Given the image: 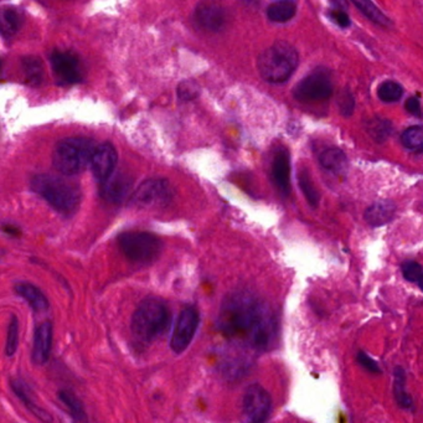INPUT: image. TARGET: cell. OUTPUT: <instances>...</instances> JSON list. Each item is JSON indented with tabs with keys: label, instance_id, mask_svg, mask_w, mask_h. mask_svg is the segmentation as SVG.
Instances as JSON below:
<instances>
[{
	"label": "cell",
	"instance_id": "cell-1",
	"mask_svg": "<svg viewBox=\"0 0 423 423\" xmlns=\"http://www.w3.org/2000/svg\"><path fill=\"white\" fill-rule=\"evenodd\" d=\"M219 330L235 344L256 351L272 349L278 335L275 313L247 292L228 296L219 312Z\"/></svg>",
	"mask_w": 423,
	"mask_h": 423
},
{
	"label": "cell",
	"instance_id": "cell-2",
	"mask_svg": "<svg viewBox=\"0 0 423 423\" xmlns=\"http://www.w3.org/2000/svg\"><path fill=\"white\" fill-rule=\"evenodd\" d=\"M32 190L43 197L55 212L63 216H72L79 210L82 191L79 184L56 175H35L30 181Z\"/></svg>",
	"mask_w": 423,
	"mask_h": 423
},
{
	"label": "cell",
	"instance_id": "cell-3",
	"mask_svg": "<svg viewBox=\"0 0 423 423\" xmlns=\"http://www.w3.org/2000/svg\"><path fill=\"white\" fill-rule=\"evenodd\" d=\"M170 322L169 308L158 298H148L133 313L131 329L141 343H152L162 337Z\"/></svg>",
	"mask_w": 423,
	"mask_h": 423
},
{
	"label": "cell",
	"instance_id": "cell-4",
	"mask_svg": "<svg viewBox=\"0 0 423 423\" xmlns=\"http://www.w3.org/2000/svg\"><path fill=\"white\" fill-rule=\"evenodd\" d=\"M95 149V143L90 138H66L53 149V167L66 176L81 174L91 164Z\"/></svg>",
	"mask_w": 423,
	"mask_h": 423
},
{
	"label": "cell",
	"instance_id": "cell-5",
	"mask_svg": "<svg viewBox=\"0 0 423 423\" xmlns=\"http://www.w3.org/2000/svg\"><path fill=\"white\" fill-rule=\"evenodd\" d=\"M298 53L291 44L277 41L259 55L261 77L270 84H283L294 74L298 66Z\"/></svg>",
	"mask_w": 423,
	"mask_h": 423
},
{
	"label": "cell",
	"instance_id": "cell-6",
	"mask_svg": "<svg viewBox=\"0 0 423 423\" xmlns=\"http://www.w3.org/2000/svg\"><path fill=\"white\" fill-rule=\"evenodd\" d=\"M118 246L133 263L150 265L159 259L163 249L162 240L145 231H128L118 236Z\"/></svg>",
	"mask_w": 423,
	"mask_h": 423
},
{
	"label": "cell",
	"instance_id": "cell-7",
	"mask_svg": "<svg viewBox=\"0 0 423 423\" xmlns=\"http://www.w3.org/2000/svg\"><path fill=\"white\" fill-rule=\"evenodd\" d=\"M333 93L330 72L324 69L314 70L297 84L293 95L301 102H318L329 98Z\"/></svg>",
	"mask_w": 423,
	"mask_h": 423
},
{
	"label": "cell",
	"instance_id": "cell-8",
	"mask_svg": "<svg viewBox=\"0 0 423 423\" xmlns=\"http://www.w3.org/2000/svg\"><path fill=\"white\" fill-rule=\"evenodd\" d=\"M174 195L169 181L165 179H148L138 186L132 196V204L136 207H164L169 204Z\"/></svg>",
	"mask_w": 423,
	"mask_h": 423
},
{
	"label": "cell",
	"instance_id": "cell-9",
	"mask_svg": "<svg viewBox=\"0 0 423 423\" xmlns=\"http://www.w3.org/2000/svg\"><path fill=\"white\" fill-rule=\"evenodd\" d=\"M53 74L61 85H74L85 79V69L76 53L56 50L50 56Z\"/></svg>",
	"mask_w": 423,
	"mask_h": 423
},
{
	"label": "cell",
	"instance_id": "cell-10",
	"mask_svg": "<svg viewBox=\"0 0 423 423\" xmlns=\"http://www.w3.org/2000/svg\"><path fill=\"white\" fill-rule=\"evenodd\" d=\"M199 323L200 314L195 307H186L180 312L170 338V348L174 353L181 354L189 348L193 339L195 338Z\"/></svg>",
	"mask_w": 423,
	"mask_h": 423
},
{
	"label": "cell",
	"instance_id": "cell-11",
	"mask_svg": "<svg viewBox=\"0 0 423 423\" xmlns=\"http://www.w3.org/2000/svg\"><path fill=\"white\" fill-rule=\"evenodd\" d=\"M245 417L249 422H265L272 412V398L270 393L259 384H254L245 391L242 400Z\"/></svg>",
	"mask_w": 423,
	"mask_h": 423
},
{
	"label": "cell",
	"instance_id": "cell-12",
	"mask_svg": "<svg viewBox=\"0 0 423 423\" xmlns=\"http://www.w3.org/2000/svg\"><path fill=\"white\" fill-rule=\"evenodd\" d=\"M118 154L111 143H102L96 147L92 159L91 170L98 183H105L111 178L116 170Z\"/></svg>",
	"mask_w": 423,
	"mask_h": 423
},
{
	"label": "cell",
	"instance_id": "cell-13",
	"mask_svg": "<svg viewBox=\"0 0 423 423\" xmlns=\"http://www.w3.org/2000/svg\"><path fill=\"white\" fill-rule=\"evenodd\" d=\"M195 22L199 27L209 30V32H217L223 30L228 22V14L223 6L214 1L201 3L196 8Z\"/></svg>",
	"mask_w": 423,
	"mask_h": 423
},
{
	"label": "cell",
	"instance_id": "cell-14",
	"mask_svg": "<svg viewBox=\"0 0 423 423\" xmlns=\"http://www.w3.org/2000/svg\"><path fill=\"white\" fill-rule=\"evenodd\" d=\"M272 179L282 195L291 194V159L286 149L277 150L272 162Z\"/></svg>",
	"mask_w": 423,
	"mask_h": 423
},
{
	"label": "cell",
	"instance_id": "cell-15",
	"mask_svg": "<svg viewBox=\"0 0 423 423\" xmlns=\"http://www.w3.org/2000/svg\"><path fill=\"white\" fill-rule=\"evenodd\" d=\"M53 324L50 322H45L37 327L34 334L32 351L34 364L44 365L48 361L53 348Z\"/></svg>",
	"mask_w": 423,
	"mask_h": 423
},
{
	"label": "cell",
	"instance_id": "cell-16",
	"mask_svg": "<svg viewBox=\"0 0 423 423\" xmlns=\"http://www.w3.org/2000/svg\"><path fill=\"white\" fill-rule=\"evenodd\" d=\"M396 212V207L391 200H380L367 207L365 212L366 223L379 228L390 223Z\"/></svg>",
	"mask_w": 423,
	"mask_h": 423
},
{
	"label": "cell",
	"instance_id": "cell-17",
	"mask_svg": "<svg viewBox=\"0 0 423 423\" xmlns=\"http://www.w3.org/2000/svg\"><path fill=\"white\" fill-rule=\"evenodd\" d=\"M15 292L16 294L22 297V299L27 301L32 311H35V312H44V311H48L50 307L48 299L44 294L43 291L32 283H27V282L18 283L15 286Z\"/></svg>",
	"mask_w": 423,
	"mask_h": 423
},
{
	"label": "cell",
	"instance_id": "cell-18",
	"mask_svg": "<svg viewBox=\"0 0 423 423\" xmlns=\"http://www.w3.org/2000/svg\"><path fill=\"white\" fill-rule=\"evenodd\" d=\"M102 194L111 202H121L128 195L132 181L126 175H112L110 179L103 183Z\"/></svg>",
	"mask_w": 423,
	"mask_h": 423
},
{
	"label": "cell",
	"instance_id": "cell-19",
	"mask_svg": "<svg viewBox=\"0 0 423 423\" xmlns=\"http://www.w3.org/2000/svg\"><path fill=\"white\" fill-rule=\"evenodd\" d=\"M320 165L335 175L345 174L348 169V158L343 150L338 148H328L319 157Z\"/></svg>",
	"mask_w": 423,
	"mask_h": 423
},
{
	"label": "cell",
	"instance_id": "cell-20",
	"mask_svg": "<svg viewBox=\"0 0 423 423\" xmlns=\"http://www.w3.org/2000/svg\"><path fill=\"white\" fill-rule=\"evenodd\" d=\"M22 67L25 79L30 86H40L44 81V66L40 58L27 56L22 60Z\"/></svg>",
	"mask_w": 423,
	"mask_h": 423
},
{
	"label": "cell",
	"instance_id": "cell-21",
	"mask_svg": "<svg viewBox=\"0 0 423 423\" xmlns=\"http://www.w3.org/2000/svg\"><path fill=\"white\" fill-rule=\"evenodd\" d=\"M297 6L291 0H280L267 8L268 19L275 22H286L296 15Z\"/></svg>",
	"mask_w": 423,
	"mask_h": 423
},
{
	"label": "cell",
	"instance_id": "cell-22",
	"mask_svg": "<svg viewBox=\"0 0 423 423\" xmlns=\"http://www.w3.org/2000/svg\"><path fill=\"white\" fill-rule=\"evenodd\" d=\"M11 387L13 389V391L15 393L16 396L19 397L22 400V403L27 406L30 411H32L37 418H40L41 421H51V417L48 416V413L46 411H44L41 408H37L35 405V402L32 401V396L29 393L27 387L24 385V382L20 380H11Z\"/></svg>",
	"mask_w": 423,
	"mask_h": 423
},
{
	"label": "cell",
	"instance_id": "cell-23",
	"mask_svg": "<svg viewBox=\"0 0 423 423\" xmlns=\"http://www.w3.org/2000/svg\"><path fill=\"white\" fill-rule=\"evenodd\" d=\"M406 375L402 367H396L393 372V393L397 403L405 410H411L413 406L412 398L406 391Z\"/></svg>",
	"mask_w": 423,
	"mask_h": 423
},
{
	"label": "cell",
	"instance_id": "cell-24",
	"mask_svg": "<svg viewBox=\"0 0 423 423\" xmlns=\"http://www.w3.org/2000/svg\"><path fill=\"white\" fill-rule=\"evenodd\" d=\"M58 400L63 402L65 408H67V411L74 421H86L87 419L85 408L74 392L69 391V390H61L58 392Z\"/></svg>",
	"mask_w": 423,
	"mask_h": 423
},
{
	"label": "cell",
	"instance_id": "cell-25",
	"mask_svg": "<svg viewBox=\"0 0 423 423\" xmlns=\"http://www.w3.org/2000/svg\"><path fill=\"white\" fill-rule=\"evenodd\" d=\"M351 1L366 18L370 19L371 22L379 24L381 27L390 25V20L384 15V13H381L380 9L371 0H351Z\"/></svg>",
	"mask_w": 423,
	"mask_h": 423
},
{
	"label": "cell",
	"instance_id": "cell-26",
	"mask_svg": "<svg viewBox=\"0 0 423 423\" xmlns=\"http://www.w3.org/2000/svg\"><path fill=\"white\" fill-rule=\"evenodd\" d=\"M20 14L14 8H6L1 13V34L4 37L15 35L20 29Z\"/></svg>",
	"mask_w": 423,
	"mask_h": 423
},
{
	"label": "cell",
	"instance_id": "cell-27",
	"mask_svg": "<svg viewBox=\"0 0 423 423\" xmlns=\"http://www.w3.org/2000/svg\"><path fill=\"white\" fill-rule=\"evenodd\" d=\"M401 142L405 148L412 152L421 153L423 152V127L413 126L402 133Z\"/></svg>",
	"mask_w": 423,
	"mask_h": 423
},
{
	"label": "cell",
	"instance_id": "cell-28",
	"mask_svg": "<svg viewBox=\"0 0 423 423\" xmlns=\"http://www.w3.org/2000/svg\"><path fill=\"white\" fill-rule=\"evenodd\" d=\"M298 181H299L301 190L303 191V194L306 196L309 205L313 207H317L318 204H319V194H318L317 189H315V186L313 184L312 179H311L307 170H301L299 176H298Z\"/></svg>",
	"mask_w": 423,
	"mask_h": 423
},
{
	"label": "cell",
	"instance_id": "cell-29",
	"mask_svg": "<svg viewBox=\"0 0 423 423\" xmlns=\"http://www.w3.org/2000/svg\"><path fill=\"white\" fill-rule=\"evenodd\" d=\"M366 129L370 133L371 137L376 139L377 142H384L391 134L392 124L387 119L374 118L369 121Z\"/></svg>",
	"mask_w": 423,
	"mask_h": 423
},
{
	"label": "cell",
	"instance_id": "cell-30",
	"mask_svg": "<svg viewBox=\"0 0 423 423\" xmlns=\"http://www.w3.org/2000/svg\"><path fill=\"white\" fill-rule=\"evenodd\" d=\"M403 90L400 84L395 81H386L379 87L377 95L379 98L384 102H397L402 97Z\"/></svg>",
	"mask_w": 423,
	"mask_h": 423
},
{
	"label": "cell",
	"instance_id": "cell-31",
	"mask_svg": "<svg viewBox=\"0 0 423 423\" xmlns=\"http://www.w3.org/2000/svg\"><path fill=\"white\" fill-rule=\"evenodd\" d=\"M19 344V320L15 315L11 318L6 333V356H13L15 354Z\"/></svg>",
	"mask_w": 423,
	"mask_h": 423
},
{
	"label": "cell",
	"instance_id": "cell-32",
	"mask_svg": "<svg viewBox=\"0 0 423 423\" xmlns=\"http://www.w3.org/2000/svg\"><path fill=\"white\" fill-rule=\"evenodd\" d=\"M402 275L408 282L418 283L423 275L422 266L415 261H405L401 265Z\"/></svg>",
	"mask_w": 423,
	"mask_h": 423
},
{
	"label": "cell",
	"instance_id": "cell-33",
	"mask_svg": "<svg viewBox=\"0 0 423 423\" xmlns=\"http://www.w3.org/2000/svg\"><path fill=\"white\" fill-rule=\"evenodd\" d=\"M339 108L344 116H350L354 112V98L350 92H344L339 97Z\"/></svg>",
	"mask_w": 423,
	"mask_h": 423
},
{
	"label": "cell",
	"instance_id": "cell-34",
	"mask_svg": "<svg viewBox=\"0 0 423 423\" xmlns=\"http://www.w3.org/2000/svg\"><path fill=\"white\" fill-rule=\"evenodd\" d=\"M358 361H359L360 365L363 366L366 370L370 371L372 374H380L381 369L379 364L364 351H360L358 354Z\"/></svg>",
	"mask_w": 423,
	"mask_h": 423
},
{
	"label": "cell",
	"instance_id": "cell-35",
	"mask_svg": "<svg viewBox=\"0 0 423 423\" xmlns=\"http://www.w3.org/2000/svg\"><path fill=\"white\" fill-rule=\"evenodd\" d=\"M332 18H333L334 22L338 24L339 27H346L350 25L349 15L344 11H341V8L332 11Z\"/></svg>",
	"mask_w": 423,
	"mask_h": 423
},
{
	"label": "cell",
	"instance_id": "cell-36",
	"mask_svg": "<svg viewBox=\"0 0 423 423\" xmlns=\"http://www.w3.org/2000/svg\"><path fill=\"white\" fill-rule=\"evenodd\" d=\"M405 107H406V110H408L410 115L415 117H421V113H422L421 112V103L416 97H410Z\"/></svg>",
	"mask_w": 423,
	"mask_h": 423
},
{
	"label": "cell",
	"instance_id": "cell-37",
	"mask_svg": "<svg viewBox=\"0 0 423 423\" xmlns=\"http://www.w3.org/2000/svg\"><path fill=\"white\" fill-rule=\"evenodd\" d=\"M418 285H419V288H421V289H422L423 291V275L422 277H421V280H419V282H418Z\"/></svg>",
	"mask_w": 423,
	"mask_h": 423
}]
</instances>
